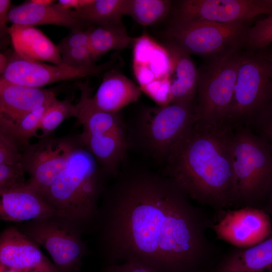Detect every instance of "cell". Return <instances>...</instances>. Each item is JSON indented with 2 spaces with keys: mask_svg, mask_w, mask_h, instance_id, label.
Returning <instances> with one entry per match:
<instances>
[{
  "mask_svg": "<svg viewBox=\"0 0 272 272\" xmlns=\"http://www.w3.org/2000/svg\"><path fill=\"white\" fill-rule=\"evenodd\" d=\"M171 4L167 0H127L126 15L141 25H153L169 13Z\"/></svg>",
  "mask_w": 272,
  "mask_h": 272,
  "instance_id": "d4e9b609",
  "label": "cell"
},
{
  "mask_svg": "<svg viewBox=\"0 0 272 272\" xmlns=\"http://www.w3.org/2000/svg\"><path fill=\"white\" fill-rule=\"evenodd\" d=\"M9 34L14 52L19 57L53 64H63L57 46L35 26L12 24Z\"/></svg>",
  "mask_w": 272,
  "mask_h": 272,
  "instance_id": "ffe728a7",
  "label": "cell"
},
{
  "mask_svg": "<svg viewBox=\"0 0 272 272\" xmlns=\"http://www.w3.org/2000/svg\"><path fill=\"white\" fill-rule=\"evenodd\" d=\"M110 177L79 138L64 170L40 195L47 203L81 226L86 234L92 233Z\"/></svg>",
  "mask_w": 272,
  "mask_h": 272,
  "instance_id": "3957f363",
  "label": "cell"
},
{
  "mask_svg": "<svg viewBox=\"0 0 272 272\" xmlns=\"http://www.w3.org/2000/svg\"><path fill=\"white\" fill-rule=\"evenodd\" d=\"M136 40L127 34L123 24L90 27L89 47L95 62L111 50L129 48Z\"/></svg>",
  "mask_w": 272,
  "mask_h": 272,
  "instance_id": "603a6c76",
  "label": "cell"
},
{
  "mask_svg": "<svg viewBox=\"0 0 272 272\" xmlns=\"http://www.w3.org/2000/svg\"><path fill=\"white\" fill-rule=\"evenodd\" d=\"M85 148L114 179L120 172L128 150L126 134L115 131L79 134Z\"/></svg>",
  "mask_w": 272,
  "mask_h": 272,
  "instance_id": "ac0fdd59",
  "label": "cell"
},
{
  "mask_svg": "<svg viewBox=\"0 0 272 272\" xmlns=\"http://www.w3.org/2000/svg\"><path fill=\"white\" fill-rule=\"evenodd\" d=\"M259 209L272 217V178L261 200Z\"/></svg>",
  "mask_w": 272,
  "mask_h": 272,
  "instance_id": "8d00e7d4",
  "label": "cell"
},
{
  "mask_svg": "<svg viewBox=\"0 0 272 272\" xmlns=\"http://www.w3.org/2000/svg\"><path fill=\"white\" fill-rule=\"evenodd\" d=\"M93 1V0H59L57 4L66 10H77L90 4Z\"/></svg>",
  "mask_w": 272,
  "mask_h": 272,
  "instance_id": "d590c367",
  "label": "cell"
},
{
  "mask_svg": "<svg viewBox=\"0 0 272 272\" xmlns=\"http://www.w3.org/2000/svg\"><path fill=\"white\" fill-rule=\"evenodd\" d=\"M103 272H157L142 263L127 261L120 263L107 265Z\"/></svg>",
  "mask_w": 272,
  "mask_h": 272,
  "instance_id": "836d02e7",
  "label": "cell"
},
{
  "mask_svg": "<svg viewBox=\"0 0 272 272\" xmlns=\"http://www.w3.org/2000/svg\"><path fill=\"white\" fill-rule=\"evenodd\" d=\"M127 0H93L86 7L71 10L78 20L96 26L123 24L122 17L126 15Z\"/></svg>",
  "mask_w": 272,
  "mask_h": 272,
  "instance_id": "cb8c5ba5",
  "label": "cell"
},
{
  "mask_svg": "<svg viewBox=\"0 0 272 272\" xmlns=\"http://www.w3.org/2000/svg\"><path fill=\"white\" fill-rule=\"evenodd\" d=\"M72 30L57 45L59 52L72 48L89 46L90 27L85 30L81 28Z\"/></svg>",
  "mask_w": 272,
  "mask_h": 272,
  "instance_id": "d6a6232c",
  "label": "cell"
},
{
  "mask_svg": "<svg viewBox=\"0 0 272 272\" xmlns=\"http://www.w3.org/2000/svg\"><path fill=\"white\" fill-rule=\"evenodd\" d=\"M30 144L21 140L0 119V164L22 163L24 153Z\"/></svg>",
  "mask_w": 272,
  "mask_h": 272,
  "instance_id": "4316f807",
  "label": "cell"
},
{
  "mask_svg": "<svg viewBox=\"0 0 272 272\" xmlns=\"http://www.w3.org/2000/svg\"><path fill=\"white\" fill-rule=\"evenodd\" d=\"M248 128L264 142L272 154V105L259 114Z\"/></svg>",
  "mask_w": 272,
  "mask_h": 272,
  "instance_id": "1f68e13d",
  "label": "cell"
},
{
  "mask_svg": "<svg viewBox=\"0 0 272 272\" xmlns=\"http://www.w3.org/2000/svg\"><path fill=\"white\" fill-rule=\"evenodd\" d=\"M1 272H22L13 269L7 268L1 265Z\"/></svg>",
  "mask_w": 272,
  "mask_h": 272,
  "instance_id": "ab89813d",
  "label": "cell"
},
{
  "mask_svg": "<svg viewBox=\"0 0 272 272\" xmlns=\"http://www.w3.org/2000/svg\"><path fill=\"white\" fill-rule=\"evenodd\" d=\"M192 272H209V271L207 270L206 269H199V270H194Z\"/></svg>",
  "mask_w": 272,
  "mask_h": 272,
  "instance_id": "7bdbcfd3",
  "label": "cell"
},
{
  "mask_svg": "<svg viewBox=\"0 0 272 272\" xmlns=\"http://www.w3.org/2000/svg\"><path fill=\"white\" fill-rule=\"evenodd\" d=\"M271 2H272V0H271Z\"/></svg>",
  "mask_w": 272,
  "mask_h": 272,
  "instance_id": "ee69618b",
  "label": "cell"
},
{
  "mask_svg": "<svg viewBox=\"0 0 272 272\" xmlns=\"http://www.w3.org/2000/svg\"><path fill=\"white\" fill-rule=\"evenodd\" d=\"M171 179L142 166H122L99 206L92 233L107 265L137 262L157 272H192L217 250L212 222Z\"/></svg>",
  "mask_w": 272,
  "mask_h": 272,
  "instance_id": "6da1fadb",
  "label": "cell"
},
{
  "mask_svg": "<svg viewBox=\"0 0 272 272\" xmlns=\"http://www.w3.org/2000/svg\"><path fill=\"white\" fill-rule=\"evenodd\" d=\"M25 174L22 163L0 164V192L25 186Z\"/></svg>",
  "mask_w": 272,
  "mask_h": 272,
  "instance_id": "f546056e",
  "label": "cell"
},
{
  "mask_svg": "<svg viewBox=\"0 0 272 272\" xmlns=\"http://www.w3.org/2000/svg\"><path fill=\"white\" fill-rule=\"evenodd\" d=\"M33 2L41 5H47L54 3L52 0H32Z\"/></svg>",
  "mask_w": 272,
  "mask_h": 272,
  "instance_id": "f35d334b",
  "label": "cell"
},
{
  "mask_svg": "<svg viewBox=\"0 0 272 272\" xmlns=\"http://www.w3.org/2000/svg\"><path fill=\"white\" fill-rule=\"evenodd\" d=\"M11 2L10 0H0V33L1 39L6 36H9V27L7 23L9 22V13L10 11Z\"/></svg>",
  "mask_w": 272,
  "mask_h": 272,
  "instance_id": "e575fe53",
  "label": "cell"
},
{
  "mask_svg": "<svg viewBox=\"0 0 272 272\" xmlns=\"http://www.w3.org/2000/svg\"><path fill=\"white\" fill-rule=\"evenodd\" d=\"M141 90L133 82L114 69L106 71L95 95H91L92 105L98 109L119 112L126 106L138 101Z\"/></svg>",
  "mask_w": 272,
  "mask_h": 272,
  "instance_id": "d6986e66",
  "label": "cell"
},
{
  "mask_svg": "<svg viewBox=\"0 0 272 272\" xmlns=\"http://www.w3.org/2000/svg\"><path fill=\"white\" fill-rule=\"evenodd\" d=\"M79 107L77 103L73 104L69 100H54L44 113L40 129L42 135L52 134L53 131L65 119L72 117L77 118Z\"/></svg>",
  "mask_w": 272,
  "mask_h": 272,
  "instance_id": "484cf974",
  "label": "cell"
},
{
  "mask_svg": "<svg viewBox=\"0 0 272 272\" xmlns=\"http://www.w3.org/2000/svg\"><path fill=\"white\" fill-rule=\"evenodd\" d=\"M39 138L37 142L27 148L22 163L29 176L27 183L41 194L64 170L79 137L56 138L50 134Z\"/></svg>",
  "mask_w": 272,
  "mask_h": 272,
  "instance_id": "30bf717a",
  "label": "cell"
},
{
  "mask_svg": "<svg viewBox=\"0 0 272 272\" xmlns=\"http://www.w3.org/2000/svg\"><path fill=\"white\" fill-rule=\"evenodd\" d=\"M234 126L196 122L172 147L162 172L192 200L217 214L233 208Z\"/></svg>",
  "mask_w": 272,
  "mask_h": 272,
  "instance_id": "7a4b0ae2",
  "label": "cell"
},
{
  "mask_svg": "<svg viewBox=\"0 0 272 272\" xmlns=\"http://www.w3.org/2000/svg\"><path fill=\"white\" fill-rule=\"evenodd\" d=\"M0 219L17 223L54 216H64L42 198L28 183L24 186L0 192Z\"/></svg>",
  "mask_w": 272,
  "mask_h": 272,
  "instance_id": "9a60e30c",
  "label": "cell"
},
{
  "mask_svg": "<svg viewBox=\"0 0 272 272\" xmlns=\"http://www.w3.org/2000/svg\"><path fill=\"white\" fill-rule=\"evenodd\" d=\"M166 50L174 75L173 79L169 82V103H195L198 71L190 54L171 41L167 44Z\"/></svg>",
  "mask_w": 272,
  "mask_h": 272,
  "instance_id": "e0dca14e",
  "label": "cell"
},
{
  "mask_svg": "<svg viewBox=\"0 0 272 272\" xmlns=\"http://www.w3.org/2000/svg\"><path fill=\"white\" fill-rule=\"evenodd\" d=\"M272 44V14L257 21L250 27L247 36L246 48L255 51Z\"/></svg>",
  "mask_w": 272,
  "mask_h": 272,
  "instance_id": "f1b7e54d",
  "label": "cell"
},
{
  "mask_svg": "<svg viewBox=\"0 0 272 272\" xmlns=\"http://www.w3.org/2000/svg\"><path fill=\"white\" fill-rule=\"evenodd\" d=\"M210 272H272V232L258 243L231 251Z\"/></svg>",
  "mask_w": 272,
  "mask_h": 272,
  "instance_id": "7402d4cb",
  "label": "cell"
},
{
  "mask_svg": "<svg viewBox=\"0 0 272 272\" xmlns=\"http://www.w3.org/2000/svg\"><path fill=\"white\" fill-rule=\"evenodd\" d=\"M232 160L235 196L233 208H259L272 178V154L249 128L234 126Z\"/></svg>",
  "mask_w": 272,
  "mask_h": 272,
  "instance_id": "5b68a950",
  "label": "cell"
},
{
  "mask_svg": "<svg viewBox=\"0 0 272 272\" xmlns=\"http://www.w3.org/2000/svg\"><path fill=\"white\" fill-rule=\"evenodd\" d=\"M272 14L271 0H184L176 7L172 24L196 21L231 23Z\"/></svg>",
  "mask_w": 272,
  "mask_h": 272,
  "instance_id": "8fae6325",
  "label": "cell"
},
{
  "mask_svg": "<svg viewBox=\"0 0 272 272\" xmlns=\"http://www.w3.org/2000/svg\"><path fill=\"white\" fill-rule=\"evenodd\" d=\"M53 101L25 114L15 122L1 116L0 119L6 123L13 133L21 140L30 144V139L37 135L36 132L40 129L42 117Z\"/></svg>",
  "mask_w": 272,
  "mask_h": 272,
  "instance_id": "83f0119b",
  "label": "cell"
},
{
  "mask_svg": "<svg viewBox=\"0 0 272 272\" xmlns=\"http://www.w3.org/2000/svg\"><path fill=\"white\" fill-rule=\"evenodd\" d=\"M15 227L49 254L57 272H79L88 252L84 230L67 217L54 216L17 223Z\"/></svg>",
  "mask_w": 272,
  "mask_h": 272,
  "instance_id": "ba28073f",
  "label": "cell"
},
{
  "mask_svg": "<svg viewBox=\"0 0 272 272\" xmlns=\"http://www.w3.org/2000/svg\"><path fill=\"white\" fill-rule=\"evenodd\" d=\"M271 105L272 64L261 53L247 49L238 69L225 121L233 126L248 127Z\"/></svg>",
  "mask_w": 272,
  "mask_h": 272,
  "instance_id": "52a82bcc",
  "label": "cell"
},
{
  "mask_svg": "<svg viewBox=\"0 0 272 272\" xmlns=\"http://www.w3.org/2000/svg\"><path fill=\"white\" fill-rule=\"evenodd\" d=\"M60 53L62 63L73 68H87L96 65L89 46L65 49Z\"/></svg>",
  "mask_w": 272,
  "mask_h": 272,
  "instance_id": "4dcf8cb0",
  "label": "cell"
},
{
  "mask_svg": "<svg viewBox=\"0 0 272 272\" xmlns=\"http://www.w3.org/2000/svg\"><path fill=\"white\" fill-rule=\"evenodd\" d=\"M8 65L1 78L13 84L41 88L53 83L99 74L113 67L112 61L93 67L75 69L22 58L14 51L7 53Z\"/></svg>",
  "mask_w": 272,
  "mask_h": 272,
  "instance_id": "7c38bea8",
  "label": "cell"
},
{
  "mask_svg": "<svg viewBox=\"0 0 272 272\" xmlns=\"http://www.w3.org/2000/svg\"><path fill=\"white\" fill-rule=\"evenodd\" d=\"M22 272H45V271L35 269V270H32L26 271H22Z\"/></svg>",
  "mask_w": 272,
  "mask_h": 272,
  "instance_id": "b9f144b4",
  "label": "cell"
},
{
  "mask_svg": "<svg viewBox=\"0 0 272 272\" xmlns=\"http://www.w3.org/2000/svg\"><path fill=\"white\" fill-rule=\"evenodd\" d=\"M262 54L272 64V48L271 50L267 53Z\"/></svg>",
  "mask_w": 272,
  "mask_h": 272,
  "instance_id": "60d3db41",
  "label": "cell"
},
{
  "mask_svg": "<svg viewBox=\"0 0 272 272\" xmlns=\"http://www.w3.org/2000/svg\"><path fill=\"white\" fill-rule=\"evenodd\" d=\"M55 99L51 90L17 85L0 79V116L13 122Z\"/></svg>",
  "mask_w": 272,
  "mask_h": 272,
  "instance_id": "2e32d148",
  "label": "cell"
},
{
  "mask_svg": "<svg viewBox=\"0 0 272 272\" xmlns=\"http://www.w3.org/2000/svg\"><path fill=\"white\" fill-rule=\"evenodd\" d=\"M9 62V58L6 53H1L0 54V74L2 76L4 73Z\"/></svg>",
  "mask_w": 272,
  "mask_h": 272,
  "instance_id": "74e56055",
  "label": "cell"
},
{
  "mask_svg": "<svg viewBox=\"0 0 272 272\" xmlns=\"http://www.w3.org/2000/svg\"><path fill=\"white\" fill-rule=\"evenodd\" d=\"M9 22L33 26L54 25L72 30L84 28L88 24L74 18L71 10L63 9L57 4L41 5L32 0L11 9Z\"/></svg>",
  "mask_w": 272,
  "mask_h": 272,
  "instance_id": "44dd1931",
  "label": "cell"
},
{
  "mask_svg": "<svg viewBox=\"0 0 272 272\" xmlns=\"http://www.w3.org/2000/svg\"><path fill=\"white\" fill-rule=\"evenodd\" d=\"M253 20L231 23L196 21L172 24L165 35L189 54L206 61L220 58L230 52L246 48L248 30Z\"/></svg>",
  "mask_w": 272,
  "mask_h": 272,
  "instance_id": "8992f818",
  "label": "cell"
},
{
  "mask_svg": "<svg viewBox=\"0 0 272 272\" xmlns=\"http://www.w3.org/2000/svg\"><path fill=\"white\" fill-rule=\"evenodd\" d=\"M197 119L195 103L144 107L125 123L128 149L165 163L172 147Z\"/></svg>",
  "mask_w": 272,
  "mask_h": 272,
  "instance_id": "277c9868",
  "label": "cell"
},
{
  "mask_svg": "<svg viewBox=\"0 0 272 272\" xmlns=\"http://www.w3.org/2000/svg\"><path fill=\"white\" fill-rule=\"evenodd\" d=\"M218 221L211 229L217 239L236 248H245L260 242L272 232L270 216L252 207L230 209L218 214Z\"/></svg>",
  "mask_w": 272,
  "mask_h": 272,
  "instance_id": "4fadbf2b",
  "label": "cell"
},
{
  "mask_svg": "<svg viewBox=\"0 0 272 272\" xmlns=\"http://www.w3.org/2000/svg\"><path fill=\"white\" fill-rule=\"evenodd\" d=\"M245 52L243 49L232 51L220 58L206 61L198 70L197 122L208 125L225 121Z\"/></svg>",
  "mask_w": 272,
  "mask_h": 272,
  "instance_id": "9c48e42d",
  "label": "cell"
},
{
  "mask_svg": "<svg viewBox=\"0 0 272 272\" xmlns=\"http://www.w3.org/2000/svg\"><path fill=\"white\" fill-rule=\"evenodd\" d=\"M38 245L15 226L5 228L0 234L1 265L21 271L57 272Z\"/></svg>",
  "mask_w": 272,
  "mask_h": 272,
  "instance_id": "5bb4252c",
  "label": "cell"
}]
</instances>
